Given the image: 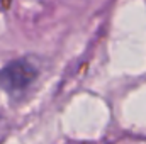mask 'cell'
Returning <instances> with one entry per match:
<instances>
[{
    "label": "cell",
    "mask_w": 146,
    "mask_h": 144,
    "mask_svg": "<svg viewBox=\"0 0 146 144\" xmlns=\"http://www.w3.org/2000/svg\"><path fill=\"white\" fill-rule=\"evenodd\" d=\"M37 75V66L33 61L26 58L14 59L0 70V88L10 95H21L36 81Z\"/></svg>",
    "instance_id": "obj_1"
}]
</instances>
